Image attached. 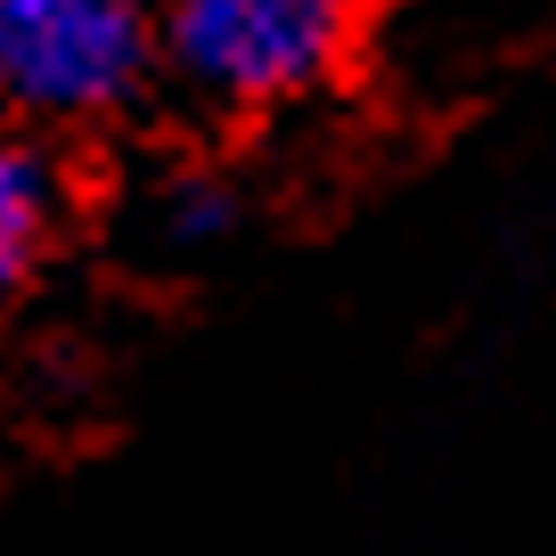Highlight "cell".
<instances>
[{
    "label": "cell",
    "mask_w": 556,
    "mask_h": 556,
    "mask_svg": "<svg viewBox=\"0 0 556 556\" xmlns=\"http://www.w3.org/2000/svg\"><path fill=\"white\" fill-rule=\"evenodd\" d=\"M156 74L205 115L262 123L312 106L361 66L377 0H148Z\"/></svg>",
    "instance_id": "obj_1"
},
{
    "label": "cell",
    "mask_w": 556,
    "mask_h": 556,
    "mask_svg": "<svg viewBox=\"0 0 556 556\" xmlns=\"http://www.w3.org/2000/svg\"><path fill=\"white\" fill-rule=\"evenodd\" d=\"M164 90L148 0H0V123L41 148L115 131Z\"/></svg>",
    "instance_id": "obj_2"
},
{
    "label": "cell",
    "mask_w": 556,
    "mask_h": 556,
    "mask_svg": "<svg viewBox=\"0 0 556 556\" xmlns=\"http://www.w3.org/2000/svg\"><path fill=\"white\" fill-rule=\"evenodd\" d=\"M66 197L74 189H66L58 148L0 123V312L50 270L58 238H66Z\"/></svg>",
    "instance_id": "obj_3"
},
{
    "label": "cell",
    "mask_w": 556,
    "mask_h": 556,
    "mask_svg": "<svg viewBox=\"0 0 556 556\" xmlns=\"http://www.w3.org/2000/svg\"><path fill=\"white\" fill-rule=\"evenodd\" d=\"M148 222H156L164 254H189L197 262V254H213V245H229L245 229V189L229 173H164Z\"/></svg>",
    "instance_id": "obj_4"
}]
</instances>
